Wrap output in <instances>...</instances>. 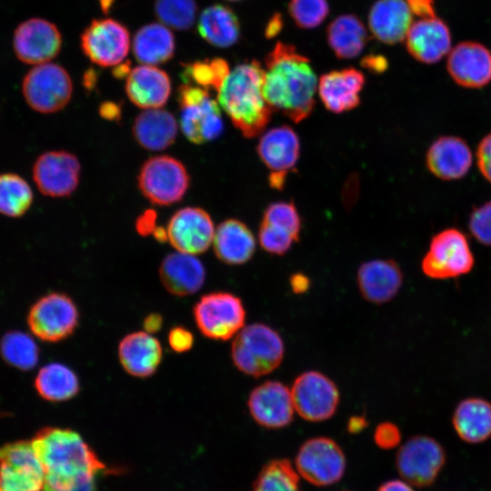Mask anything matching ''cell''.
<instances>
[{
    "mask_svg": "<svg viewBox=\"0 0 491 491\" xmlns=\"http://www.w3.org/2000/svg\"><path fill=\"white\" fill-rule=\"evenodd\" d=\"M31 443L45 472L43 491L95 490V478L106 466L77 432L45 426Z\"/></svg>",
    "mask_w": 491,
    "mask_h": 491,
    "instance_id": "cell-1",
    "label": "cell"
},
{
    "mask_svg": "<svg viewBox=\"0 0 491 491\" xmlns=\"http://www.w3.org/2000/svg\"><path fill=\"white\" fill-rule=\"evenodd\" d=\"M317 79L309 60L293 45L279 42L266 59L264 97L273 111L295 123L308 117L315 105Z\"/></svg>",
    "mask_w": 491,
    "mask_h": 491,
    "instance_id": "cell-2",
    "label": "cell"
},
{
    "mask_svg": "<svg viewBox=\"0 0 491 491\" xmlns=\"http://www.w3.org/2000/svg\"><path fill=\"white\" fill-rule=\"evenodd\" d=\"M264 76L259 63H244L229 71L217 90L219 105L247 138L261 134L272 114L263 95Z\"/></svg>",
    "mask_w": 491,
    "mask_h": 491,
    "instance_id": "cell-3",
    "label": "cell"
},
{
    "mask_svg": "<svg viewBox=\"0 0 491 491\" xmlns=\"http://www.w3.org/2000/svg\"><path fill=\"white\" fill-rule=\"evenodd\" d=\"M285 346L280 335L266 324L244 326L235 336L231 356L235 367L246 375L262 376L281 364Z\"/></svg>",
    "mask_w": 491,
    "mask_h": 491,
    "instance_id": "cell-4",
    "label": "cell"
},
{
    "mask_svg": "<svg viewBox=\"0 0 491 491\" xmlns=\"http://www.w3.org/2000/svg\"><path fill=\"white\" fill-rule=\"evenodd\" d=\"M180 127L192 143L200 145L220 136L224 129L219 104L203 87L184 84L177 90Z\"/></svg>",
    "mask_w": 491,
    "mask_h": 491,
    "instance_id": "cell-5",
    "label": "cell"
},
{
    "mask_svg": "<svg viewBox=\"0 0 491 491\" xmlns=\"http://www.w3.org/2000/svg\"><path fill=\"white\" fill-rule=\"evenodd\" d=\"M474 264L467 237L459 229L451 227L432 237L421 261V269L429 278L445 280L468 274Z\"/></svg>",
    "mask_w": 491,
    "mask_h": 491,
    "instance_id": "cell-6",
    "label": "cell"
},
{
    "mask_svg": "<svg viewBox=\"0 0 491 491\" xmlns=\"http://www.w3.org/2000/svg\"><path fill=\"white\" fill-rule=\"evenodd\" d=\"M21 90L31 109L41 114H53L69 103L73 83L63 66L48 62L35 65L25 75Z\"/></svg>",
    "mask_w": 491,
    "mask_h": 491,
    "instance_id": "cell-7",
    "label": "cell"
},
{
    "mask_svg": "<svg viewBox=\"0 0 491 491\" xmlns=\"http://www.w3.org/2000/svg\"><path fill=\"white\" fill-rule=\"evenodd\" d=\"M138 188L154 205H170L180 201L189 188V174L178 159L155 155L147 159L137 176Z\"/></svg>",
    "mask_w": 491,
    "mask_h": 491,
    "instance_id": "cell-8",
    "label": "cell"
},
{
    "mask_svg": "<svg viewBox=\"0 0 491 491\" xmlns=\"http://www.w3.org/2000/svg\"><path fill=\"white\" fill-rule=\"evenodd\" d=\"M194 317L205 336L225 341L245 326L246 309L242 300L234 294L213 292L203 296L195 305Z\"/></svg>",
    "mask_w": 491,
    "mask_h": 491,
    "instance_id": "cell-9",
    "label": "cell"
},
{
    "mask_svg": "<svg viewBox=\"0 0 491 491\" xmlns=\"http://www.w3.org/2000/svg\"><path fill=\"white\" fill-rule=\"evenodd\" d=\"M27 325L34 336L55 343L67 338L75 330L79 313L72 298L64 293H48L30 307Z\"/></svg>",
    "mask_w": 491,
    "mask_h": 491,
    "instance_id": "cell-10",
    "label": "cell"
},
{
    "mask_svg": "<svg viewBox=\"0 0 491 491\" xmlns=\"http://www.w3.org/2000/svg\"><path fill=\"white\" fill-rule=\"evenodd\" d=\"M346 456L333 439L317 436L304 442L296 456L295 467L305 480L317 486L339 481L345 474Z\"/></svg>",
    "mask_w": 491,
    "mask_h": 491,
    "instance_id": "cell-11",
    "label": "cell"
},
{
    "mask_svg": "<svg viewBox=\"0 0 491 491\" xmlns=\"http://www.w3.org/2000/svg\"><path fill=\"white\" fill-rule=\"evenodd\" d=\"M446 462L445 449L428 436H415L398 449L396 469L401 477L417 487L431 485Z\"/></svg>",
    "mask_w": 491,
    "mask_h": 491,
    "instance_id": "cell-12",
    "label": "cell"
},
{
    "mask_svg": "<svg viewBox=\"0 0 491 491\" xmlns=\"http://www.w3.org/2000/svg\"><path fill=\"white\" fill-rule=\"evenodd\" d=\"M45 472L31 441L0 446V491H43Z\"/></svg>",
    "mask_w": 491,
    "mask_h": 491,
    "instance_id": "cell-13",
    "label": "cell"
},
{
    "mask_svg": "<svg viewBox=\"0 0 491 491\" xmlns=\"http://www.w3.org/2000/svg\"><path fill=\"white\" fill-rule=\"evenodd\" d=\"M295 410L305 420L321 422L336 413L340 395L336 385L318 371L300 374L290 388Z\"/></svg>",
    "mask_w": 491,
    "mask_h": 491,
    "instance_id": "cell-14",
    "label": "cell"
},
{
    "mask_svg": "<svg viewBox=\"0 0 491 491\" xmlns=\"http://www.w3.org/2000/svg\"><path fill=\"white\" fill-rule=\"evenodd\" d=\"M78 158L65 150L42 153L33 164L32 177L37 189L45 196H69L80 180Z\"/></svg>",
    "mask_w": 491,
    "mask_h": 491,
    "instance_id": "cell-15",
    "label": "cell"
},
{
    "mask_svg": "<svg viewBox=\"0 0 491 491\" xmlns=\"http://www.w3.org/2000/svg\"><path fill=\"white\" fill-rule=\"evenodd\" d=\"M81 48L93 63L100 66L118 65L129 52V32L112 18L93 20L81 35Z\"/></svg>",
    "mask_w": 491,
    "mask_h": 491,
    "instance_id": "cell-16",
    "label": "cell"
},
{
    "mask_svg": "<svg viewBox=\"0 0 491 491\" xmlns=\"http://www.w3.org/2000/svg\"><path fill=\"white\" fill-rule=\"evenodd\" d=\"M62 35L52 22L29 18L17 25L13 35V49L18 60L28 65L50 62L60 52Z\"/></svg>",
    "mask_w": 491,
    "mask_h": 491,
    "instance_id": "cell-17",
    "label": "cell"
},
{
    "mask_svg": "<svg viewBox=\"0 0 491 491\" xmlns=\"http://www.w3.org/2000/svg\"><path fill=\"white\" fill-rule=\"evenodd\" d=\"M215 226L211 216L200 207H184L169 219L167 240L178 251L189 255L204 253L213 243Z\"/></svg>",
    "mask_w": 491,
    "mask_h": 491,
    "instance_id": "cell-18",
    "label": "cell"
},
{
    "mask_svg": "<svg viewBox=\"0 0 491 491\" xmlns=\"http://www.w3.org/2000/svg\"><path fill=\"white\" fill-rule=\"evenodd\" d=\"M257 153L271 172L269 176L271 186L281 189L286 175L298 160L300 153L298 136L287 125L272 128L261 136Z\"/></svg>",
    "mask_w": 491,
    "mask_h": 491,
    "instance_id": "cell-19",
    "label": "cell"
},
{
    "mask_svg": "<svg viewBox=\"0 0 491 491\" xmlns=\"http://www.w3.org/2000/svg\"><path fill=\"white\" fill-rule=\"evenodd\" d=\"M247 406L253 419L261 426L279 429L288 426L294 416L291 391L279 381H266L249 395Z\"/></svg>",
    "mask_w": 491,
    "mask_h": 491,
    "instance_id": "cell-20",
    "label": "cell"
},
{
    "mask_svg": "<svg viewBox=\"0 0 491 491\" xmlns=\"http://www.w3.org/2000/svg\"><path fill=\"white\" fill-rule=\"evenodd\" d=\"M446 68L460 86L483 87L491 81V52L480 43H459L449 52Z\"/></svg>",
    "mask_w": 491,
    "mask_h": 491,
    "instance_id": "cell-21",
    "label": "cell"
},
{
    "mask_svg": "<svg viewBox=\"0 0 491 491\" xmlns=\"http://www.w3.org/2000/svg\"><path fill=\"white\" fill-rule=\"evenodd\" d=\"M472 160V152L467 143L455 135L437 137L426 155L427 169L444 181L464 177L471 168Z\"/></svg>",
    "mask_w": 491,
    "mask_h": 491,
    "instance_id": "cell-22",
    "label": "cell"
},
{
    "mask_svg": "<svg viewBox=\"0 0 491 491\" xmlns=\"http://www.w3.org/2000/svg\"><path fill=\"white\" fill-rule=\"evenodd\" d=\"M405 40L409 54L424 64L436 63L451 47L450 31L436 16L414 22Z\"/></svg>",
    "mask_w": 491,
    "mask_h": 491,
    "instance_id": "cell-23",
    "label": "cell"
},
{
    "mask_svg": "<svg viewBox=\"0 0 491 491\" xmlns=\"http://www.w3.org/2000/svg\"><path fill=\"white\" fill-rule=\"evenodd\" d=\"M356 280L361 296L370 303L380 305L397 295L403 285V273L393 260L375 259L360 266Z\"/></svg>",
    "mask_w": 491,
    "mask_h": 491,
    "instance_id": "cell-24",
    "label": "cell"
},
{
    "mask_svg": "<svg viewBox=\"0 0 491 491\" xmlns=\"http://www.w3.org/2000/svg\"><path fill=\"white\" fill-rule=\"evenodd\" d=\"M125 93L129 100L142 109L160 108L169 98L171 81L159 67L141 65L127 75Z\"/></svg>",
    "mask_w": 491,
    "mask_h": 491,
    "instance_id": "cell-25",
    "label": "cell"
},
{
    "mask_svg": "<svg viewBox=\"0 0 491 491\" xmlns=\"http://www.w3.org/2000/svg\"><path fill=\"white\" fill-rule=\"evenodd\" d=\"M364 83L365 78L360 71L346 68L323 75L318 81L317 90L326 109L342 113L358 105Z\"/></svg>",
    "mask_w": 491,
    "mask_h": 491,
    "instance_id": "cell-26",
    "label": "cell"
},
{
    "mask_svg": "<svg viewBox=\"0 0 491 491\" xmlns=\"http://www.w3.org/2000/svg\"><path fill=\"white\" fill-rule=\"evenodd\" d=\"M413 24L406 0H377L368 15V25L379 41L394 45L403 41Z\"/></svg>",
    "mask_w": 491,
    "mask_h": 491,
    "instance_id": "cell-27",
    "label": "cell"
},
{
    "mask_svg": "<svg viewBox=\"0 0 491 491\" xmlns=\"http://www.w3.org/2000/svg\"><path fill=\"white\" fill-rule=\"evenodd\" d=\"M118 356L124 369L131 376L147 377L159 366L163 352L159 341L144 331L125 336L118 346Z\"/></svg>",
    "mask_w": 491,
    "mask_h": 491,
    "instance_id": "cell-28",
    "label": "cell"
},
{
    "mask_svg": "<svg viewBox=\"0 0 491 491\" xmlns=\"http://www.w3.org/2000/svg\"><path fill=\"white\" fill-rule=\"evenodd\" d=\"M159 276L168 292L175 296H188L203 286L205 271L202 262L194 255L177 251L164 258Z\"/></svg>",
    "mask_w": 491,
    "mask_h": 491,
    "instance_id": "cell-29",
    "label": "cell"
},
{
    "mask_svg": "<svg viewBox=\"0 0 491 491\" xmlns=\"http://www.w3.org/2000/svg\"><path fill=\"white\" fill-rule=\"evenodd\" d=\"M213 244L217 258L228 265L246 263L256 250L253 233L237 219H226L220 223L215 230Z\"/></svg>",
    "mask_w": 491,
    "mask_h": 491,
    "instance_id": "cell-30",
    "label": "cell"
},
{
    "mask_svg": "<svg viewBox=\"0 0 491 491\" xmlns=\"http://www.w3.org/2000/svg\"><path fill=\"white\" fill-rule=\"evenodd\" d=\"M177 130V122L173 114L162 108L141 112L132 128L135 141L152 151H161L170 146L176 138Z\"/></svg>",
    "mask_w": 491,
    "mask_h": 491,
    "instance_id": "cell-31",
    "label": "cell"
},
{
    "mask_svg": "<svg viewBox=\"0 0 491 491\" xmlns=\"http://www.w3.org/2000/svg\"><path fill=\"white\" fill-rule=\"evenodd\" d=\"M452 424L465 442L478 444L491 436V403L478 396L461 400L455 408Z\"/></svg>",
    "mask_w": 491,
    "mask_h": 491,
    "instance_id": "cell-32",
    "label": "cell"
},
{
    "mask_svg": "<svg viewBox=\"0 0 491 491\" xmlns=\"http://www.w3.org/2000/svg\"><path fill=\"white\" fill-rule=\"evenodd\" d=\"M175 42L170 28L160 23L142 26L135 35L133 52L142 65H156L170 60Z\"/></svg>",
    "mask_w": 491,
    "mask_h": 491,
    "instance_id": "cell-33",
    "label": "cell"
},
{
    "mask_svg": "<svg viewBox=\"0 0 491 491\" xmlns=\"http://www.w3.org/2000/svg\"><path fill=\"white\" fill-rule=\"evenodd\" d=\"M199 35L217 47H229L240 36V25L235 14L223 5H213L204 9L197 22Z\"/></svg>",
    "mask_w": 491,
    "mask_h": 491,
    "instance_id": "cell-34",
    "label": "cell"
},
{
    "mask_svg": "<svg viewBox=\"0 0 491 491\" xmlns=\"http://www.w3.org/2000/svg\"><path fill=\"white\" fill-rule=\"evenodd\" d=\"M39 396L50 402L66 401L80 389L76 374L61 363H49L40 368L34 381Z\"/></svg>",
    "mask_w": 491,
    "mask_h": 491,
    "instance_id": "cell-35",
    "label": "cell"
},
{
    "mask_svg": "<svg viewBox=\"0 0 491 491\" xmlns=\"http://www.w3.org/2000/svg\"><path fill=\"white\" fill-rule=\"evenodd\" d=\"M327 41L337 57H356L367 41V32L361 20L354 15L337 16L327 27Z\"/></svg>",
    "mask_w": 491,
    "mask_h": 491,
    "instance_id": "cell-36",
    "label": "cell"
},
{
    "mask_svg": "<svg viewBox=\"0 0 491 491\" xmlns=\"http://www.w3.org/2000/svg\"><path fill=\"white\" fill-rule=\"evenodd\" d=\"M34 202L28 182L15 173L0 174V214L10 218L25 215Z\"/></svg>",
    "mask_w": 491,
    "mask_h": 491,
    "instance_id": "cell-37",
    "label": "cell"
},
{
    "mask_svg": "<svg viewBox=\"0 0 491 491\" xmlns=\"http://www.w3.org/2000/svg\"><path fill=\"white\" fill-rule=\"evenodd\" d=\"M0 355L9 366L21 371H29L38 363L39 347L30 335L12 330L0 340Z\"/></svg>",
    "mask_w": 491,
    "mask_h": 491,
    "instance_id": "cell-38",
    "label": "cell"
},
{
    "mask_svg": "<svg viewBox=\"0 0 491 491\" xmlns=\"http://www.w3.org/2000/svg\"><path fill=\"white\" fill-rule=\"evenodd\" d=\"M252 491H300L299 475L289 460H271L259 472Z\"/></svg>",
    "mask_w": 491,
    "mask_h": 491,
    "instance_id": "cell-39",
    "label": "cell"
},
{
    "mask_svg": "<svg viewBox=\"0 0 491 491\" xmlns=\"http://www.w3.org/2000/svg\"><path fill=\"white\" fill-rule=\"evenodd\" d=\"M229 71L228 64L224 59H206L185 65L183 78L185 84L192 81L206 90L214 88L217 91Z\"/></svg>",
    "mask_w": 491,
    "mask_h": 491,
    "instance_id": "cell-40",
    "label": "cell"
},
{
    "mask_svg": "<svg viewBox=\"0 0 491 491\" xmlns=\"http://www.w3.org/2000/svg\"><path fill=\"white\" fill-rule=\"evenodd\" d=\"M155 12L168 28L187 30L195 23L197 5L195 0H155Z\"/></svg>",
    "mask_w": 491,
    "mask_h": 491,
    "instance_id": "cell-41",
    "label": "cell"
},
{
    "mask_svg": "<svg viewBox=\"0 0 491 491\" xmlns=\"http://www.w3.org/2000/svg\"><path fill=\"white\" fill-rule=\"evenodd\" d=\"M288 10L299 27L311 29L326 18L329 7L326 0H290Z\"/></svg>",
    "mask_w": 491,
    "mask_h": 491,
    "instance_id": "cell-42",
    "label": "cell"
},
{
    "mask_svg": "<svg viewBox=\"0 0 491 491\" xmlns=\"http://www.w3.org/2000/svg\"><path fill=\"white\" fill-rule=\"evenodd\" d=\"M263 221L285 230L296 241L299 239L301 221L293 203L277 202L269 205L264 213Z\"/></svg>",
    "mask_w": 491,
    "mask_h": 491,
    "instance_id": "cell-43",
    "label": "cell"
},
{
    "mask_svg": "<svg viewBox=\"0 0 491 491\" xmlns=\"http://www.w3.org/2000/svg\"><path fill=\"white\" fill-rule=\"evenodd\" d=\"M258 240L261 247L272 255H284L296 240L285 230L262 220Z\"/></svg>",
    "mask_w": 491,
    "mask_h": 491,
    "instance_id": "cell-44",
    "label": "cell"
},
{
    "mask_svg": "<svg viewBox=\"0 0 491 491\" xmlns=\"http://www.w3.org/2000/svg\"><path fill=\"white\" fill-rule=\"evenodd\" d=\"M468 228L480 244L491 246V200L473 209L469 216Z\"/></svg>",
    "mask_w": 491,
    "mask_h": 491,
    "instance_id": "cell-45",
    "label": "cell"
},
{
    "mask_svg": "<svg viewBox=\"0 0 491 491\" xmlns=\"http://www.w3.org/2000/svg\"><path fill=\"white\" fill-rule=\"evenodd\" d=\"M376 444L383 449L396 447L401 441V433L396 425L392 422L379 424L374 434Z\"/></svg>",
    "mask_w": 491,
    "mask_h": 491,
    "instance_id": "cell-46",
    "label": "cell"
},
{
    "mask_svg": "<svg viewBox=\"0 0 491 491\" xmlns=\"http://www.w3.org/2000/svg\"><path fill=\"white\" fill-rule=\"evenodd\" d=\"M477 166L482 175L491 183V133L485 135L476 149Z\"/></svg>",
    "mask_w": 491,
    "mask_h": 491,
    "instance_id": "cell-47",
    "label": "cell"
},
{
    "mask_svg": "<svg viewBox=\"0 0 491 491\" xmlns=\"http://www.w3.org/2000/svg\"><path fill=\"white\" fill-rule=\"evenodd\" d=\"M168 343L174 351L183 353L192 348L194 336L186 328L175 326L168 333Z\"/></svg>",
    "mask_w": 491,
    "mask_h": 491,
    "instance_id": "cell-48",
    "label": "cell"
},
{
    "mask_svg": "<svg viewBox=\"0 0 491 491\" xmlns=\"http://www.w3.org/2000/svg\"><path fill=\"white\" fill-rule=\"evenodd\" d=\"M413 15L420 18L435 17L434 0H406Z\"/></svg>",
    "mask_w": 491,
    "mask_h": 491,
    "instance_id": "cell-49",
    "label": "cell"
},
{
    "mask_svg": "<svg viewBox=\"0 0 491 491\" xmlns=\"http://www.w3.org/2000/svg\"><path fill=\"white\" fill-rule=\"evenodd\" d=\"M156 214L154 210H146L135 223L137 232L142 235L153 234L156 229Z\"/></svg>",
    "mask_w": 491,
    "mask_h": 491,
    "instance_id": "cell-50",
    "label": "cell"
},
{
    "mask_svg": "<svg viewBox=\"0 0 491 491\" xmlns=\"http://www.w3.org/2000/svg\"><path fill=\"white\" fill-rule=\"evenodd\" d=\"M290 286L295 294H304L310 287V279L302 273H296L289 279Z\"/></svg>",
    "mask_w": 491,
    "mask_h": 491,
    "instance_id": "cell-51",
    "label": "cell"
},
{
    "mask_svg": "<svg viewBox=\"0 0 491 491\" xmlns=\"http://www.w3.org/2000/svg\"><path fill=\"white\" fill-rule=\"evenodd\" d=\"M376 491H414L405 480L393 479L382 484Z\"/></svg>",
    "mask_w": 491,
    "mask_h": 491,
    "instance_id": "cell-52",
    "label": "cell"
},
{
    "mask_svg": "<svg viewBox=\"0 0 491 491\" xmlns=\"http://www.w3.org/2000/svg\"><path fill=\"white\" fill-rule=\"evenodd\" d=\"M163 325V318L158 314H150L148 315L143 323V326L147 333H155L157 332Z\"/></svg>",
    "mask_w": 491,
    "mask_h": 491,
    "instance_id": "cell-53",
    "label": "cell"
},
{
    "mask_svg": "<svg viewBox=\"0 0 491 491\" xmlns=\"http://www.w3.org/2000/svg\"><path fill=\"white\" fill-rule=\"evenodd\" d=\"M366 426V420L365 417L356 416H352L348 421V430L351 433H356L359 432L361 429L365 428Z\"/></svg>",
    "mask_w": 491,
    "mask_h": 491,
    "instance_id": "cell-54",
    "label": "cell"
},
{
    "mask_svg": "<svg viewBox=\"0 0 491 491\" xmlns=\"http://www.w3.org/2000/svg\"><path fill=\"white\" fill-rule=\"evenodd\" d=\"M100 113L105 118L114 119L119 115V108L115 104L105 103L100 107Z\"/></svg>",
    "mask_w": 491,
    "mask_h": 491,
    "instance_id": "cell-55",
    "label": "cell"
},
{
    "mask_svg": "<svg viewBox=\"0 0 491 491\" xmlns=\"http://www.w3.org/2000/svg\"><path fill=\"white\" fill-rule=\"evenodd\" d=\"M114 0H100L101 6L105 12L108 10V8L113 4Z\"/></svg>",
    "mask_w": 491,
    "mask_h": 491,
    "instance_id": "cell-56",
    "label": "cell"
},
{
    "mask_svg": "<svg viewBox=\"0 0 491 491\" xmlns=\"http://www.w3.org/2000/svg\"><path fill=\"white\" fill-rule=\"evenodd\" d=\"M227 1H233V2H235V1H240V0H227Z\"/></svg>",
    "mask_w": 491,
    "mask_h": 491,
    "instance_id": "cell-57",
    "label": "cell"
}]
</instances>
